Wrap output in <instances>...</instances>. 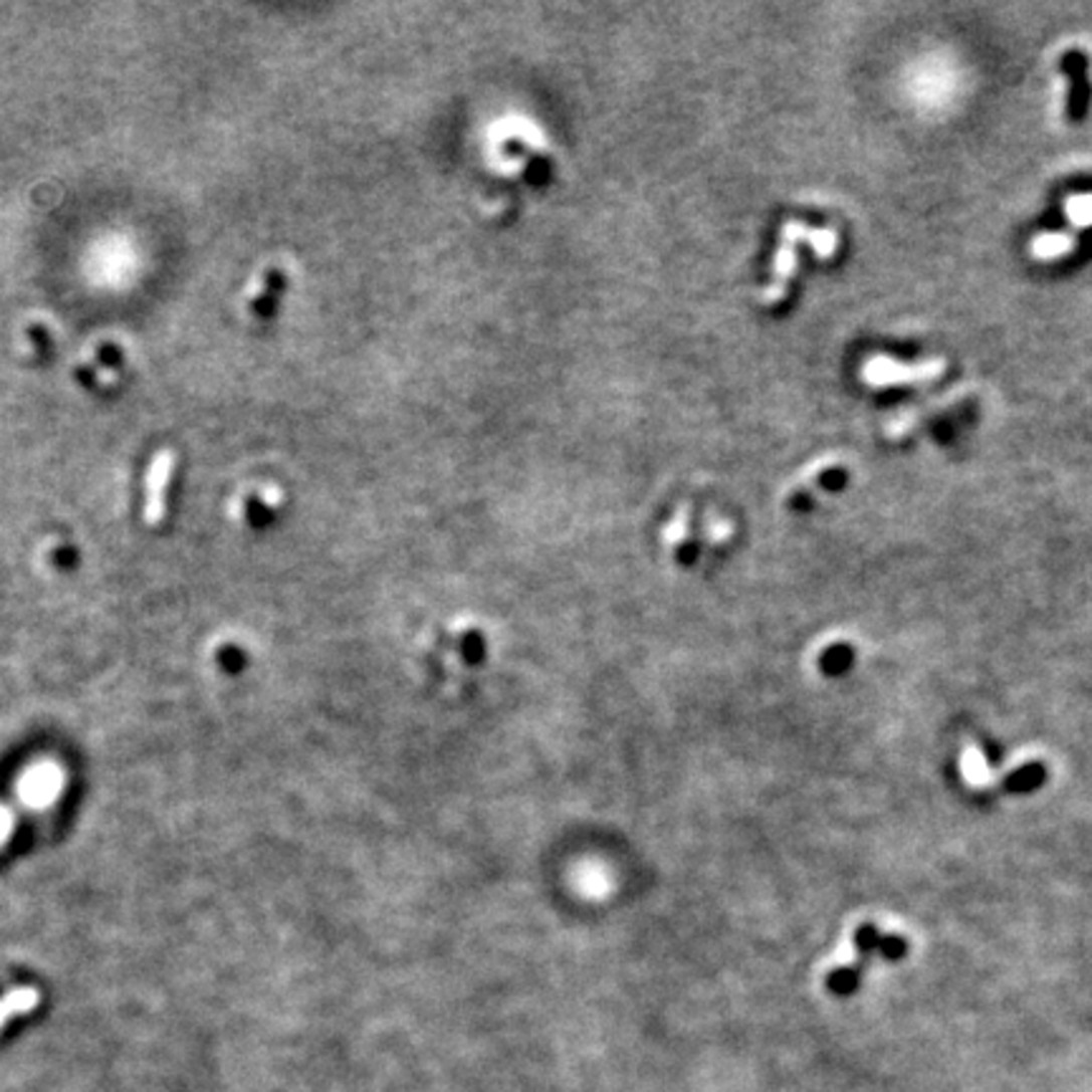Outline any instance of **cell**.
<instances>
[{
    "mask_svg": "<svg viewBox=\"0 0 1092 1092\" xmlns=\"http://www.w3.org/2000/svg\"><path fill=\"white\" fill-rule=\"evenodd\" d=\"M493 168L503 178H518L526 183H541L550 178L555 165L550 137L543 135L531 120H501L491 130Z\"/></svg>",
    "mask_w": 1092,
    "mask_h": 1092,
    "instance_id": "1",
    "label": "cell"
},
{
    "mask_svg": "<svg viewBox=\"0 0 1092 1092\" xmlns=\"http://www.w3.org/2000/svg\"><path fill=\"white\" fill-rule=\"evenodd\" d=\"M946 372L943 360H923V362H900L893 357H870L865 360L860 370V380L868 387H903V385H923L933 382Z\"/></svg>",
    "mask_w": 1092,
    "mask_h": 1092,
    "instance_id": "2",
    "label": "cell"
},
{
    "mask_svg": "<svg viewBox=\"0 0 1092 1092\" xmlns=\"http://www.w3.org/2000/svg\"><path fill=\"white\" fill-rule=\"evenodd\" d=\"M288 288V268L273 261L258 268L243 291V311L251 319H268L276 314L278 301Z\"/></svg>",
    "mask_w": 1092,
    "mask_h": 1092,
    "instance_id": "3",
    "label": "cell"
},
{
    "mask_svg": "<svg viewBox=\"0 0 1092 1092\" xmlns=\"http://www.w3.org/2000/svg\"><path fill=\"white\" fill-rule=\"evenodd\" d=\"M802 236H805V225L797 223V220H792V223H785V228H782V238H779L777 256H774L772 281H769L767 291H763V296H761L767 306H774V303H779L782 298L787 296V291H790L792 278H795L797 268H800V256H797V246L802 243Z\"/></svg>",
    "mask_w": 1092,
    "mask_h": 1092,
    "instance_id": "4",
    "label": "cell"
},
{
    "mask_svg": "<svg viewBox=\"0 0 1092 1092\" xmlns=\"http://www.w3.org/2000/svg\"><path fill=\"white\" fill-rule=\"evenodd\" d=\"M63 787V772L51 761L36 763V767L28 769L23 774L21 785H18V797L26 802L28 807H46L61 795Z\"/></svg>",
    "mask_w": 1092,
    "mask_h": 1092,
    "instance_id": "5",
    "label": "cell"
},
{
    "mask_svg": "<svg viewBox=\"0 0 1092 1092\" xmlns=\"http://www.w3.org/2000/svg\"><path fill=\"white\" fill-rule=\"evenodd\" d=\"M170 476H173V460H170V455H160V460L155 463V468H152V476H150V491H147V521L150 523H158L165 518V496H168V486H170Z\"/></svg>",
    "mask_w": 1092,
    "mask_h": 1092,
    "instance_id": "6",
    "label": "cell"
},
{
    "mask_svg": "<svg viewBox=\"0 0 1092 1092\" xmlns=\"http://www.w3.org/2000/svg\"><path fill=\"white\" fill-rule=\"evenodd\" d=\"M1077 248V238L1070 233H1062V230H1050V233H1040L1037 238H1032L1030 253L1037 261H1057V258L1070 256Z\"/></svg>",
    "mask_w": 1092,
    "mask_h": 1092,
    "instance_id": "7",
    "label": "cell"
},
{
    "mask_svg": "<svg viewBox=\"0 0 1092 1092\" xmlns=\"http://www.w3.org/2000/svg\"><path fill=\"white\" fill-rule=\"evenodd\" d=\"M38 1002H41V994L33 987H16L6 997H0V1030L16 1017L33 1012Z\"/></svg>",
    "mask_w": 1092,
    "mask_h": 1092,
    "instance_id": "8",
    "label": "cell"
},
{
    "mask_svg": "<svg viewBox=\"0 0 1092 1092\" xmlns=\"http://www.w3.org/2000/svg\"><path fill=\"white\" fill-rule=\"evenodd\" d=\"M1047 782V769L1042 761H1030L1025 767H1020L1017 772L1009 774L1002 782V787L1012 795H1030L1037 792Z\"/></svg>",
    "mask_w": 1092,
    "mask_h": 1092,
    "instance_id": "9",
    "label": "cell"
},
{
    "mask_svg": "<svg viewBox=\"0 0 1092 1092\" xmlns=\"http://www.w3.org/2000/svg\"><path fill=\"white\" fill-rule=\"evenodd\" d=\"M852 663H855V650L847 643L827 645L820 655V670L827 678H842L850 673Z\"/></svg>",
    "mask_w": 1092,
    "mask_h": 1092,
    "instance_id": "10",
    "label": "cell"
},
{
    "mask_svg": "<svg viewBox=\"0 0 1092 1092\" xmlns=\"http://www.w3.org/2000/svg\"><path fill=\"white\" fill-rule=\"evenodd\" d=\"M863 971H865V968L860 966V963H850V966H837V968H832L830 973H827L825 987L830 989L835 997H852V994L860 989V981H863Z\"/></svg>",
    "mask_w": 1092,
    "mask_h": 1092,
    "instance_id": "11",
    "label": "cell"
},
{
    "mask_svg": "<svg viewBox=\"0 0 1092 1092\" xmlns=\"http://www.w3.org/2000/svg\"><path fill=\"white\" fill-rule=\"evenodd\" d=\"M880 938H883V933H880V928L875 923H863L860 928L855 930V948H857V961L860 966H868V961H873V956H878V946H880Z\"/></svg>",
    "mask_w": 1092,
    "mask_h": 1092,
    "instance_id": "12",
    "label": "cell"
},
{
    "mask_svg": "<svg viewBox=\"0 0 1092 1092\" xmlns=\"http://www.w3.org/2000/svg\"><path fill=\"white\" fill-rule=\"evenodd\" d=\"M1065 215L1077 228H1090L1092 225V193L1070 195L1065 200Z\"/></svg>",
    "mask_w": 1092,
    "mask_h": 1092,
    "instance_id": "13",
    "label": "cell"
},
{
    "mask_svg": "<svg viewBox=\"0 0 1092 1092\" xmlns=\"http://www.w3.org/2000/svg\"><path fill=\"white\" fill-rule=\"evenodd\" d=\"M905 953H908V941H905L903 935L890 933L880 938L878 956H883L885 961H900V958H905Z\"/></svg>",
    "mask_w": 1092,
    "mask_h": 1092,
    "instance_id": "14",
    "label": "cell"
},
{
    "mask_svg": "<svg viewBox=\"0 0 1092 1092\" xmlns=\"http://www.w3.org/2000/svg\"><path fill=\"white\" fill-rule=\"evenodd\" d=\"M11 827H13L11 815H8V812L0 807V845L8 840V835H11Z\"/></svg>",
    "mask_w": 1092,
    "mask_h": 1092,
    "instance_id": "15",
    "label": "cell"
}]
</instances>
